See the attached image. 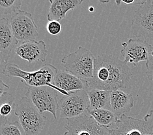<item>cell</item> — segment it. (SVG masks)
I'll list each match as a JSON object with an SVG mask.
<instances>
[{
    "label": "cell",
    "mask_w": 153,
    "mask_h": 135,
    "mask_svg": "<svg viewBox=\"0 0 153 135\" xmlns=\"http://www.w3.org/2000/svg\"><path fill=\"white\" fill-rule=\"evenodd\" d=\"M130 67L125 60L111 55L102 54L94 59L93 77L89 89L106 91L125 90L132 77Z\"/></svg>",
    "instance_id": "cell-1"
},
{
    "label": "cell",
    "mask_w": 153,
    "mask_h": 135,
    "mask_svg": "<svg viewBox=\"0 0 153 135\" xmlns=\"http://www.w3.org/2000/svg\"><path fill=\"white\" fill-rule=\"evenodd\" d=\"M58 69L50 64H46L35 72L24 71L15 64L8 63L3 68L1 74L9 77H19L27 87L49 86L63 96H68L70 93L59 89L53 85V79Z\"/></svg>",
    "instance_id": "cell-2"
},
{
    "label": "cell",
    "mask_w": 153,
    "mask_h": 135,
    "mask_svg": "<svg viewBox=\"0 0 153 135\" xmlns=\"http://www.w3.org/2000/svg\"><path fill=\"white\" fill-rule=\"evenodd\" d=\"M14 115L19 118L25 135H40L46 125L45 116L27 96L16 103Z\"/></svg>",
    "instance_id": "cell-3"
},
{
    "label": "cell",
    "mask_w": 153,
    "mask_h": 135,
    "mask_svg": "<svg viewBox=\"0 0 153 135\" xmlns=\"http://www.w3.org/2000/svg\"><path fill=\"white\" fill-rule=\"evenodd\" d=\"M94 59L91 51L79 46L74 52L65 56L61 63L65 71L89 83L93 77Z\"/></svg>",
    "instance_id": "cell-4"
},
{
    "label": "cell",
    "mask_w": 153,
    "mask_h": 135,
    "mask_svg": "<svg viewBox=\"0 0 153 135\" xmlns=\"http://www.w3.org/2000/svg\"><path fill=\"white\" fill-rule=\"evenodd\" d=\"M111 135H153V110L143 119H137L125 114L121 116L110 129Z\"/></svg>",
    "instance_id": "cell-5"
},
{
    "label": "cell",
    "mask_w": 153,
    "mask_h": 135,
    "mask_svg": "<svg viewBox=\"0 0 153 135\" xmlns=\"http://www.w3.org/2000/svg\"><path fill=\"white\" fill-rule=\"evenodd\" d=\"M89 107L88 94L83 90L71 92L68 96H63L58 101L60 117L67 120L88 114Z\"/></svg>",
    "instance_id": "cell-6"
},
{
    "label": "cell",
    "mask_w": 153,
    "mask_h": 135,
    "mask_svg": "<svg viewBox=\"0 0 153 135\" xmlns=\"http://www.w3.org/2000/svg\"><path fill=\"white\" fill-rule=\"evenodd\" d=\"M13 34L19 43L35 41L39 36L38 27L31 14L20 10L10 19Z\"/></svg>",
    "instance_id": "cell-7"
},
{
    "label": "cell",
    "mask_w": 153,
    "mask_h": 135,
    "mask_svg": "<svg viewBox=\"0 0 153 135\" xmlns=\"http://www.w3.org/2000/svg\"><path fill=\"white\" fill-rule=\"evenodd\" d=\"M27 97L42 114L49 112L57 119L58 101L57 91L49 86L27 87Z\"/></svg>",
    "instance_id": "cell-8"
},
{
    "label": "cell",
    "mask_w": 153,
    "mask_h": 135,
    "mask_svg": "<svg viewBox=\"0 0 153 135\" xmlns=\"http://www.w3.org/2000/svg\"><path fill=\"white\" fill-rule=\"evenodd\" d=\"M65 128L64 135H111L110 128L100 126L89 114L68 119Z\"/></svg>",
    "instance_id": "cell-9"
},
{
    "label": "cell",
    "mask_w": 153,
    "mask_h": 135,
    "mask_svg": "<svg viewBox=\"0 0 153 135\" xmlns=\"http://www.w3.org/2000/svg\"><path fill=\"white\" fill-rule=\"evenodd\" d=\"M131 30L137 38L153 39V4L146 1L141 5L134 14Z\"/></svg>",
    "instance_id": "cell-10"
},
{
    "label": "cell",
    "mask_w": 153,
    "mask_h": 135,
    "mask_svg": "<svg viewBox=\"0 0 153 135\" xmlns=\"http://www.w3.org/2000/svg\"><path fill=\"white\" fill-rule=\"evenodd\" d=\"M123 48L121 55L126 63H130L134 66L142 61H149L152 52L153 47L145 40L140 38L129 39L122 44Z\"/></svg>",
    "instance_id": "cell-11"
},
{
    "label": "cell",
    "mask_w": 153,
    "mask_h": 135,
    "mask_svg": "<svg viewBox=\"0 0 153 135\" xmlns=\"http://www.w3.org/2000/svg\"><path fill=\"white\" fill-rule=\"evenodd\" d=\"M15 53L28 63H34L38 61L45 62L48 50L43 41H33L19 43L15 47Z\"/></svg>",
    "instance_id": "cell-12"
},
{
    "label": "cell",
    "mask_w": 153,
    "mask_h": 135,
    "mask_svg": "<svg viewBox=\"0 0 153 135\" xmlns=\"http://www.w3.org/2000/svg\"><path fill=\"white\" fill-rule=\"evenodd\" d=\"M19 43L13 34L8 18H1L0 20V58L1 70L3 64H4L5 67L9 63L10 54Z\"/></svg>",
    "instance_id": "cell-13"
},
{
    "label": "cell",
    "mask_w": 153,
    "mask_h": 135,
    "mask_svg": "<svg viewBox=\"0 0 153 135\" xmlns=\"http://www.w3.org/2000/svg\"><path fill=\"white\" fill-rule=\"evenodd\" d=\"M53 84L59 89L68 93L81 90L87 91L89 89L88 82L63 70L57 71Z\"/></svg>",
    "instance_id": "cell-14"
},
{
    "label": "cell",
    "mask_w": 153,
    "mask_h": 135,
    "mask_svg": "<svg viewBox=\"0 0 153 135\" xmlns=\"http://www.w3.org/2000/svg\"><path fill=\"white\" fill-rule=\"evenodd\" d=\"M134 99L131 94H128L121 90L113 91L110 96L111 111L121 118L126 112L130 111L134 107Z\"/></svg>",
    "instance_id": "cell-15"
},
{
    "label": "cell",
    "mask_w": 153,
    "mask_h": 135,
    "mask_svg": "<svg viewBox=\"0 0 153 135\" xmlns=\"http://www.w3.org/2000/svg\"><path fill=\"white\" fill-rule=\"evenodd\" d=\"M50 7L47 14L48 21H59L66 17L67 13L81 5L83 0H50Z\"/></svg>",
    "instance_id": "cell-16"
},
{
    "label": "cell",
    "mask_w": 153,
    "mask_h": 135,
    "mask_svg": "<svg viewBox=\"0 0 153 135\" xmlns=\"http://www.w3.org/2000/svg\"><path fill=\"white\" fill-rule=\"evenodd\" d=\"M87 92L88 94L90 102L89 110H93V109L111 110L110 96L111 92L99 89H89L87 91Z\"/></svg>",
    "instance_id": "cell-17"
},
{
    "label": "cell",
    "mask_w": 153,
    "mask_h": 135,
    "mask_svg": "<svg viewBox=\"0 0 153 135\" xmlns=\"http://www.w3.org/2000/svg\"><path fill=\"white\" fill-rule=\"evenodd\" d=\"M15 98L8 92L3 93L0 96V116L1 125L10 122L9 120L15 110Z\"/></svg>",
    "instance_id": "cell-18"
},
{
    "label": "cell",
    "mask_w": 153,
    "mask_h": 135,
    "mask_svg": "<svg viewBox=\"0 0 153 135\" xmlns=\"http://www.w3.org/2000/svg\"><path fill=\"white\" fill-rule=\"evenodd\" d=\"M88 114L91 116L100 126L108 127L115 125L119 120L111 110L108 109H93L89 110Z\"/></svg>",
    "instance_id": "cell-19"
},
{
    "label": "cell",
    "mask_w": 153,
    "mask_h": 135,
    "mask_svg": "<svg viewBox=\"0 0 153 135\" xmlns=\"http://www.w3.org/2000/svg\"><path fill=\"white\" fill-rule=\"evenodd\" d=\"M21 7V0H0V14L1 15L14 14L20 10Z\"/></svg>",
    "instance_id": "cell-20"
},
{
    "label": "cell",
    "mask_w": 153,
    "mask_h": 135,
    "mask_svg": "<svg viewBox=\"0 0 153 135\" xmlns=\"http://www.w3.org/2000/svg\"><path fill=\"white\" fill-rule=\"evenodd\" d=\"M20 124L18 122H9L1 125V135H22L20 129Z\"/></svg>",
    "instance_id": "cell-21"
},
{
    "label": "cell",
    "mask_w": 153,
    "mask_h": 135,
    "mask_svg": "<svg viewBox=\"0 0 153 135\" xmlns=\"http://www.w3.org/2000/svg\"><path fill=\"white\" fill-rule=\"evenodd\" d=\"M46 30L50 35L56 36L61 32L62 26L59 21L56 20L50 21L46 24Z\"/></svg>",
    "instance_id": "cell-22"
},
{
    "label": "cell",
    "mask_w": 153,
    "mask_h": 135,
    "mask_svg": "<svg viewBox=\"0 0 153 135\" xmlns=\"http://www.w3.org/2000/svg\"><path fill=\"white\" fill-rule=\"evenodd\" d=\"M146 75L148 79L153 81V57L151 56L149 61L146 63Z\"/></svg>",
    "instance_id": "cell-23"
},
{
    "label": "cell",
    "mask_w": 153,
    "mask_h": 135,
    "mask_svg": "<svg viewBox=\"0 0 153 135\" xmlns=\"http://www.w3.org/2000/svg\"><path fill=\"white\" fill-rule=\"evenodd\" d=\"M9 89V86L1 79V81H0V96L2 95L3 93L7 92L6 90H8Z\"/></svg>",
    "instance_id": "cell-24"
},
{
    "label": "cell",
    "mask_w": 153,
    "mask_h": 135,
    "mask_svg": "<svg viewBox=\"0 0 153 135\" xmlns=\"http://www.w3.org/2000/svg\"><path fill=\"white\" fill-rule=\"evenodd\" d=\"M122 3H125V4H127V5H131V4H134V3L136 4V1H134V0H131V1H123L122 0Z\"/></svg>",
    "instance_id": "cell-25"
},
{
    "label": "cell",
    "mask_w": 153,
    "mask_h": 135,
    "mask_svg": "<svg viewBox=\"0 0 153 135\" xmlns=\"http://www.w3.org/2000/svg\"><path fill=\"white\" fill-rule=\"evenodd\" d=\"M121 3H122V0H119V1H117V0H116V1H115V3H116L117 5V6L121 5Z\"/></svg>",
    "instance_id": "cell-26"
},
{
    "label": "cell",
    "mask_w": 153,
    "mask_h": 135,
    "mask_svg": "<svg viewBox=\"0 0 153 135\" xmlns=\"http://www.w3.org/2000/svg\"><path fill=\"white\" fill-rule=\"evenodd\" d=\"M89 10L91 12V13H93L94 10V8L93 7H90L89 8Z\"/></svg>",
    "instance_id": "cell-27"
},
{
    "label": "cell",
    "mask_w": 153,
    "mask_h": 135,
    "mask_svg": "<svg viewBox=\"0 0 153 135\" xmlns=\"http://www.w3.org/2000/svg\"><path fill=\"white\" fill-rule=\"evenodd\" d=\"M101 3H109V1H100Z\"/></svg>",
    "instance_id": "cell-28"
},
{
    "label": "cell",
    "mask_w": 153,
    "mask_h": 135,
    "mask_svg": "<svg viewBox=\"0 0 153 135\" xmlns=\"http://www.w3.org/2000/svg\"><path fill=\"white\" fill-rule=\"evenodd\" d=\"M151 56L153 57V51H152V53H151Z\"/></svg>",
    "instance_id": "cell-29"
},
{
    "label": "cell",
    "mask_w": 153,
    "mask_h": 135,
    "mask_svg": "<svg viewBox=\"0 0 153 135\" xmlns=\"http://www.w3.org/2000/svg\"><path fill=\"white\" fill-rule=\"evenodd\" d=\"M152 1V4H153V0H152V1Z\"/></svg>",
    "instance_id": "cell-30"
}]
</instances>
